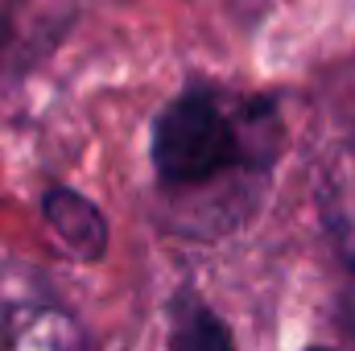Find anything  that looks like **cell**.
<instances>
[{"mask_svg": "<svg viewBox=\"0 0 355 351\" xmlns=\"http://www.w3.org/2000/svg\"><path fill=\"white\" fill-rule=\"evenodd\" d=\"M149 153L162 186L174 190H198L232 170H265L272 162V149L252 145L236 116L202 87L186 91L162 108V116L153 120Z\"/></svg>", "mask_w": 355, "mask_h": 351, "instance_id": "obj_1", "label": "cell"}, {"mask_svg": "<svg viewBox=\"0 0 355 351\" xmlns=\"http://www.w3.org/2000/svg\"><path fill=\"white\" fill-rule=\"evenodd\" d=\"M42 215L75 257L99 261L107 252V223H103L99 207L83 194H75L71 186H50L42 194Z\"/></svg>", "mask_w": 355, "mask_h": 351, "instance_id": "obj_2", "label": "cell"}, {"mask_svg": "<svg viewBox=\"0 0 355 351\" xmlns=\"http://www.w3.org/2000/svg\"><path fill=\"white\" fill-rule=\"evenodd\" d=\"M170 343L182 351H211V348H232V331L207 310L198 306L194 298H178L174 302V331H170Z\"/></svg>", "mask_w": 355, "mask_h": 351, "instance_id": "obj_3", "label": "cell"}, {"mask_svg": "<svg viewBox=\"0 0 355 351\" xmlns=\"http://www.w3.org/2000/svg\"><path fill=\"white\" fill-rule=\"evenodd\" d=\"M327 232L335 240V257L343 264V293H339V327L355 339V228L347 215L327 211Z\"/></svg>", "mask_w": 355, "mask_h": 351, "instance_id": "obj_4", "label": "cell"}]
</instances>
